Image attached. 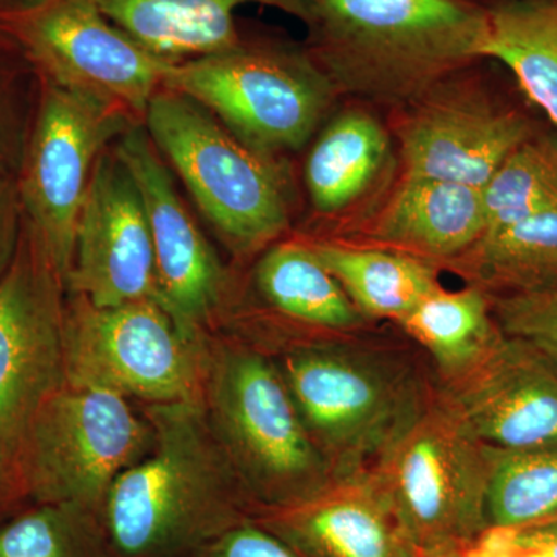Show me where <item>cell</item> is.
Wrapping results in <instances>:
<instances>
[{"mask_svg":"<svg viewBox=\"0 0 557 557\" xmlns=\"http://www.w3.org/2000/svg\"><path fill=\"white\" fill-rule=\"evenodd\" d=\"M143 412L152 448L115 480L102 511L113 556L188 557L255 516L203 403Z\"/></svg>","mask_w":557,"mask_h":557,"instance_id":"1","label":"cell"},{"mask_svg":"<svg viewBox=\"0 0 557 557\" xmlns=\"http://www.w3.org/2000/svg\"><path fill=\"white\" fill-rule=\"evenodd\" d=\"M273 358L335 479L372 468L437 383L410 341L375 338L370 330L293 339Z\"/></svg>","mask_w":557,"mask_h":557,"instance_id":"2","label":"cell"},{"mask_svg":"<svg viewBox=\"0 0 557 557\" xmlns=\"http://www.w3.org/2000/svg\"><path fill=\"white\" fill-rule=\"evenodd\" d=\"M307 28L336 94L405 109L485 60L490 16L472 0H318Z\"/></svg>","mask_w":557,"mask_h":557,"instance_id":"3","label":"cell"},{"mask_svg":"<svg viewBox=\"0 0 557 557\" xmlns=\"http://www.w3.org/2000/svg\"><path fill=\"white\" fill-rule=\"evenodd\" d=\"M203 406L256 512L295 507L335 480L262 348L207 338Z\"/></svg>","mask_w":557,"mask_h":557,"instance_id":"4","label":"cell"},{"mask_svg":"<svg viewBox=\"0 0 557 557\" xmlns=\"http://www.w3.org/2000/svg\"><path fill=\"white\" fill-rule=\"evenodd\" d=\"M143 121L234 255H255L288 228L287 178L273 157L249 148L199 102L164 87Z\"/></svg>","mask_w":557,"mask_h":557,"instance_id":"5","label":"cell"},{"mask_svg":"<svg viewBox=\"0 0 557 557\" xmlns=\"http://www.w3.org/2000/svg\"><path fill=\"white\" fill-rule=\"evenodd\" d=\"M163 87L199 102L270 157L302 148L338 95L309 50L244 36L228 49L174 62Z\"/></svg>","mask_w":557,"mask_h":557,"instance_id":"6","label":"cell"},{"mask_svg":"<svg viewBox=\"0 0 557 557\" xmlns=\"http://www.w3.org/2000/svg\"><path fill=\"white\" fill-rule=\"evenodd\" d=\"M372 469L421 553L472 547L486 533V445L437 383Z\"/></svg>","mask_w":557,"mask_h":557,"instance_id":"7","label":"cell"},{"mask_svg":"<svg viewBox=\"0 0 557 557\" xmlns=\"http://www.w3.org/2000/svg\"><path fill=\"white\" fill-rule=\"evenodd\" d=\"M65 277L27 218L9 269L0 277V456L11 490L27 500L20 460L33 420L67 383Z\"/></svg>","mask_w":557,"mask_h":557,"instance_id":"8","label":"cell"},{"mask_svg":"<svg viewBox=\"0 0 557 557\" xmlns=\"http://www.w3.org/2000/svg\"><path fill=\"white\" fill-rule=\"evenodd\" d=\"M149 418L131 399L65 383L33 420L20 480L33 504H73L104 511L110 487L152 448Z\"/></svg>","mask_w":557,"mask_h":557,"instance_id":"9","label":"cell"},{"mask_svg":"<svg viewBox=\"0 0 557 557\" xmlns=\"http://www.w3.org/2000/svg\"><path fill=\"white\" fill-rule=\"evenodd\" d=\"M207 338L182 335L156 299L97 307L67 293L65 373L75 386L143 406L203 403Z\"/></svg>","mask_w":557,"mask_h":557,"instance_id":"10","label":"cell"},{"mask_svg":"<svg viewBox=\"0 0 557 557\" xmlns=\"http://www.w3.org/2000/svg\"><path fill=\"white\" fill-rule=\"evenodd\" d=\"M0 38L39 79L109 102L141 123L174 64L110 21L98 0H40L0 14Z\"/></svg>","mask_w":557,"mask_h":557,"instance_id":"11","label":"cell"},{"mask_svg":"<svg viewBox=\"0 0 557 557\" xmlns=\"http://www.w3.org/2000/svg\"><path fill=\"white\" fill-rule=\"evenodd\" d=\"M38 110L16 174L22 211L67 278L91 174L112 141L141 121L89 95L39 79Z\"/></svg>","mask_w":557,"mask_h":557,"instance_id":"12","label":"cell"},{"mask_svg":"<svg viewBox=\"0 0 557 557\" xmlns=\"http://www.w3.org/2000/svg\"><path fill=\"white\" fill-rule=\"evenodd\" d=\"M116 156L137 183L150 228L156 300L186 338H207L228 276L214 249L180 199L170 168L141 123L116 141Z\"/></svg>","mask_w":557,"mask_h":557,"instance_id":"13","label":"cell"},{"mask_svg":"<svg viewBox=\"0 0 557 557\" xmlns=\"http://www.w3.org/2000/svg\"><path fill=\"white\" fill-rule=\"evenodd\" d=\"M445 81L398 121L405 178L483 189L505 160L534 137L525 115L485 91Z\"/></svg>","mask_w":557,"mask_h":557,"instance_id":"14","label":"cell"},{"mask_svg":"<svg viewBox=\"0 0 557 557\" xmlns=\"http://www.w3.org/2000/svg\"><path fill=\"white\" fill-rule=\"evenodd\" d=\"M65 287L97 307L156 299L148 214L115 149L102 153L91 174Z\"/></svg>","mask_w":557,"mask_h":557,"instance_id":"15","label":"cell"},{"mask_svg":"<svg viewBox=\"0 0 557 557\" xmlns=\"http://www.w3.org/2000/svg\"><path fill=\"white\" fill-rule=\"evenodd\" d=\"M440 391L472 434L500 449L557 446V362L505 335L460 379Z\"/></svg>","mask_w":557,"mask_h":557,"instance_id":"16","label":"cell"},{"mask_svg":"<svg viewBox=\"0 0 557 557\" xmlns=\"http://www.w3.org/2000/svg\"><path fill=\"white\" fill-rule=\"evenodd\" d=\"M300 557H423L372 468L295 507L252 516Z\"/></svg>","mask_w":557,"mask_h":557,"instance_id":"17","label":"cell"},{"mask_svg":"<svg viewBox=\"0 0 557 557\" xmlns=\"http://www.w3.org/2000/svg\"><path fill=\"white\" fill-rule=\"evenodd\" d=\"M110 21L163 60L182 62L228 49L242 38L236 13L262 5L309 27L318 0H98Z\"/></svg>","mask_w":557,"mask_h":557,"instance_id":"18","label":"cell"},{"mask_svg":"<svg viewBox=\"0 0 557 557\" xmlns=\"http://www.w3.org/2000/svg\"><path fill=\"white\" fill-rule=\"evenodd\" d=\"M486 228L482 189L403 178L368 230L381 247L438 267L474 245Z\"/></svg>","mask_w":557,"mask_h":557,"instance_id":"19","label":"cell"},{"mask_svg":"<svg viewBox=\"0 0 557 557\" xmlns=\"http://www.w3.org/2000/svg\"><path fill=\"white\" fill-rule=\"evenodd\" d=\"M255 284L271 310L314 333V338L372 327L307 242H282L267 249L256 265Z\"/></svg>","mask_w":557,"mask_h":557,"instance_id":"20","label":"cell"},{"mask_svg":"<svg viewBox=\"0 0 557 557\" xmlns=\"http://www.w3.org/2000/svg\"><path fill=\"white\" fill-rule=\"evenodd\" d=\"M491 296L557 288V212L483 231L467 251L438 267Z\"/></svg>","mask_w":557,"mask_h":557,"instance_id":"21","label":"cell"},{"mask_svg":"<svg viewBox=\"0 0 557 557\" xmlns=\"http://www.w3.org/2000/svg\"><path fill=\"white\" fill-rule=\"evenodd\" d=\"M319 262L368 321L397 324L442 287L438 269L391 248L358 247L338 240H307Z\"/></svg>","mask_w":557,"mask_h":557,"instance_id":"22","label":"cell"},{"mask_svg":"<svg viewBox=\"0 0 557 557\" xmlns=\"http://www.w3.org/2000/svg\"><path fill=\"white\" fill-rule=\"evenodd\" d=\"M397 327L428 359L440 384L460 379L504 336L493 298L474 285L435 289Z\"/></svg>","mask_w":557,"mask_h":557,"instance_id":"23","label":"cell"},{"mask_svg":"<svg viewBox=\"0 0 557 557\" xmlns=\"http://www.w3.org/2000/svg\"><path fill=\"white\" fill-rule=\"evenodd\" d=\"M487 16L485 60L507 65L557 129V0H498Z\"/></svg>","mask_w":557,"mask_h":557,"instance_id":"24","label":"cell"},{"mask_svg":"<svg viewBox=\"0 0 557 557\" xmlns=\"http://www.w3.org/2000/svg\"><path fill=\"white\" fill-rule=\"evenodd\" d=\"M388 150L383 126L359 110L344 112L325 127L306 164L311 203L335 214L354 203L379 174Z\"/></svg>","mask_w":557,"mask_h":557,"instance_id":"25","label":"cell"},{"mask_svg":"<svg viewBox=\"0 0 557 557\" xmlns=\"http://www.w3.org/2000/svg\"><path fill=\"white\" fill-rule=\"evenodd\" d=\"M486 457L487 530H518L557 520V446L486 445Z\"/></svg>","mask_w":557,"mask_h":557,"instance_id":"26","label":"cell"},{"mask_svg":"<svg viewBox=\"0 0 557 557\" xmlns=\"http://www.w3.org/2000/svg\"><path fill=\"white\" fill-rule=\"evenodd\" d=\"M0 557H115L101 512L35 504L0 522Z\"/></svg>","mask_w":557,"mask_h":557,"instance_id":"27","label":"cell"},{"mask_svg":"<svg viewBox=\"0 0 557 557\" xmlns=\"http://www.w3.org/2000/svg\"><path fill=\"white\" fill-rule=\"evenodd\" d=\"M486 228L557 212V139L531 137L482 189Z\"/></svg>","mask_w":557,"mask_h":557,"instance_id":"28","label":"cell"},{"mask_svg":"<svg viewBox=\"0 0 557 557\" xmlns=\"http://www.w3.org/2000/svg\"><path fill=\"white\" fill-rule=\"evenodd\" d=\"M498 327L557 362V288L530 295L491 296Z\"/></svg>","mask_w":557,"mask_h":557,"instance_id":"29","label":"cell"},{"mask_svg":"<svg viewBox=\"0 0 557 557\" xmlns=\"http://www.w3.org/2000/svg\"><path fill=\"white\" fill-rule=\"evenodd\" d=\"M188 557H300L255 518L208 542Z\"/></svg>","mask_w":557,"mask_h":557,"instance_id":"30","label":"cell"},{"mask_svg":"<svg viewBox=\"0 0 557 557\" xmlns=\"http://www.w3.org/2000/svg\"><path fill=\"white\" fill-rule=\"evenodd\" d=\"M472 548L483 557H557V520L518 530H487Z\"/></svg>","mask_w":557,"mask_h":557,"instance_id":"31","label":"cell"},{"mask_svg":"<svg viewBox=\"0 0 557 557\" xmlns=\"http://www.w3.org/2000/svg\"><path fill=\"white\" fill-rule=\"evenodd\" d=\"M27 132L22 127L20 110L5 73L0 69V174L16 177Z\"/></svg>","mask_w":557,"mask_h":557,"instance_id":"32","label":"cell"},{"mask_svg":"<svg viewBox=\"0 0 557 557\" xmlns=\"http://www.w3.org/2000/svg\"><path fill=\"white\" fill-rule=\"evenodd\" d=\"M22 211L16 177L0 174V277L9 269L20 240Z\"/></svg>","mask_w":557,"mask_h":557,"instance_id":"33","label":"cell"},{"mask_svg":"<svg viewBox=\"0 0 557 557\" xmlns=\"http://www.w3.org/2000/svg\"><path fill=\"white\" fill-rule=\"evenodd\" d=\"M22 500L11 490L9 480L3 471L2 456H0V522L13 516V509L20 507Z\"/></svg>","mask_w":557,"mask_h":557,"instance_id":"34","label":"cell"},{"mask_svg":"<svg viewBox=\"0 0 557 557\" xmlns=\"http://www.w3.org/2000/svg\"><path fill=\"white\" fill-rule=\"evenodd\" d=\"M423 557H483L474 548L442 549V552L423 553Z\"/></svg>","mask_w":557,"mask_h":557,"instance_id":"35","label":"cell"},{"mask_svg":"<svg viewBox=\"0 0 557 557\" xmlns=\"http://www.w3.org/2000/svg\"><path fill=\"white\" fill-rule=\"evenodd\" d=\"M39 2L40 0H0V14L28 9Z\"/></svg>","mask_w":557,"mask_h":557,"instance_id":"36","label":"cell"}]
</instances>
